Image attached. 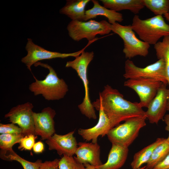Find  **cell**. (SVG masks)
Masks as SVG:
<instances>
[{
    "label": "cell",
    "instance_id": "obj_1",
    "mask_svg": "<svg viewBox=\"0 0 169 169\" xmlns=\"http://www.w3.org/2000/svg\"><path fill=\"white\" fill-rule=\"evenodd\" d=\"M92 105L97 110L101 108L110 120L112 128L122 121L139 117L146 116V112L138 102H132L124 98L123 95L117 90L109 85L104 87L100 93L99 97Z\"/></svg>",
    "mask_w": 169,
    "mask_h": 169
},
{
    "label": "cell",
    "instance_id": "obj_2",
    "mask_svg": "<svg viewBox=\"0 0 169 169\" xmlns=\"http://www.w3.org/2000/svg\"><path fill=\"white\" fill-rule=\"evenodd\" d=\"M47 69L49 73L45 78L38 80L33 76L35 81L29 85V89L35 95H42L46 100H59L64 98L68 91V87L63 79L59 78L54 69L47 64L38 62L34 64Z\"/></svg>",
    "mask_w": 169,
    "mask_h": 169
},
{
    "label": "cell",
    "instance_id": "obj_3",
    "mask_svg": "<svg viewBox=\"0 0 169 169\" xmlns=\"http://www.w3.org/2000/svg\"><path fill=\"white\" fill-rule=\"evenodd\" d=\"M131 27L142 41L154 45L160 38L169 35V25L163 16L156 15L144 20L135 15Z\"/></svg>",
    "mask_w": 169,
    "mask_h": 169
},
{
    "label": "cell",
    "instance_id": "obj_4",
    "mask_svg": "<svg viewBox=\"0 0 169 169\" xmlns=\"http://www.w3.org/2000/svg\"><path fill=\"white\" fill-rule=\"evenodd\" d=\"M94 57L93 51H84L72 61H67L66 67H70L75 70L83 83L85 95L83 102L78 105L81 113L89 119H95L96 116L94 107L90 98L89 81L87 78V68Z\"/></svg>",
    "mask_w": 169,
    "mask_h": 169
},
{
    "label": "cell",
    "instance_id": "obj_5",
    "mask_svg": "<svg viewBox=\"0 0 169 169\" xmlns=\"http://www.w3.org/2000/svg\"><path fill=\"white\" fill-rule=\"evenodd\" d=\"M146 116L132 118L112 128L107 135L108 139L112 144L128 148L146 125Z\"/></svg>",
    "mask_w": 169,
    "mask_h": 169
},
{
    "label": "cell",
    "instance_id": "obj_6",
    "mask_svg": "<svg viewBox=\"0 0 169 169\" xmlns=\"http://www.w3.org/2000/svg\"><path fill=\"white\" fill-rule=\"evenodd\" d=\"M111 25L105 20L100 21L92 19L86 21L72 20L67 28L69 37L73 40L78 42L86 38L90 41L95 39L98 34H109L111 31Z\"/></svg>",
    "mask_w": 169,
    "mask_h": 169
},
{
    "label": "cell",
    "instance_id": "obj_7",
    "mask_svg": "<svg viewBox=\"0 0 169 169\" xmlns=\"http://www.w3.org/2000/svg\"><path fill=\"white\" fill-rule=\"evenodd\" d=\"M110 29L123 40L125 58L130 59L136 56L146 57L148 54L150 44L136 37L131 25L124 26L116 22L111 25Z\"/></svg>",
    "mask_w": 169,
    "mask_h": 169
},
{
    "label": "cell",
    "instance_id": "obj_8",
    "mask_svg": "<svg viewBox=\"0 0 169 169\" xmlns=\"http://www.w3.org/2000/svg\"><path fill=\"white\" fill-rule=\"evenodd\" d=\"M125 70L123 76L126 79L151 78L168 84L165 62L163 58L142 68L136 66L132 61L127 59L125 62Z\"/></svg>",
    "mask_w": 169,
    "mask_h": 169
},
{
    "label": "cell",
    "instance_id": "obj_9",
    "mask_svg": "<svg viewBox=\"0 0 169 169\" xmlns=\"http://www.w3.org/2000/svg\"><path fill=\"white\" fill-rule=\"evenodd\" d=\"M92 43V41H89L87 45L84 48L79 51L72 53H62L47 50L35 44L33 42L31 39L28 38L25 47L27 51V54L26 56L22 58L21 61L26 65L28 69L31 71V66L40 60L56 58H64L69 57L75 58L78 56Z\"/></svg>",
    "mask_w": 169,
    "mask_h": 169
},
{
    "label": "cell",
    "instance_id": "obj_10",
    "mask_svg": "<svg viewBox=\"0 0 169 169\" xmlns=\"http://www.w3.org/2000/svg\"><path fill=\"white\" fill-rule=\"evenodd\" d=\"M162 83L152 79L139 78L128 79L124 82V85L136 93L140 98L138 104L141 107L147 108Z\"/></svg>",
    "mask_w": 169,
    "mask_h": 169
},
{
    "label": "cell",
    "instance_id": "obj_11",
    "mask_svg": "<svg viewBox=\"0 0 169 169\" xmlns=\"http://www.w3.org/2000/svg\"><path fill=\"white\" fill-rule=\"evenodd\" d=\"M33 106L27 102L12 108L4 117L9 121L16 124L22 130L24 136L31 134L35 135L32 109Z\"/></svg>",
    "mask_w": 169,
    "mask_h": 169
},
{
    "label": "cell",
    "instance_id": "obj_12",
    "mask_svg": "<svg viewBox=\"0 0 169 169\" xmlns=\"http://www.w3.org/2000/svg\"><path fill=\"white\" fill-rule=\"evenodd\" d=\"M167 85L162 84L145 111L146 117L151 123L157 124L160 120H163L167 110L169 89L167 88Z\"/></svg>",
    "mask_w": 169,
    "mask_h": 169
},
{
    "label": "cell",
    "instance_id": "obj_13",
    "mask_svg": "<svg viewBox=\"0 0 169 169\" xmlns=\"http://www.w3.org/2000/svg\"><path fill=\"white\" fill-rule=\"evenodd\" d=\"M55 111L48 107L43 109L41 112H33L35 135H38L42 140L50 138L55 132L54 118Z\"/></svg>",
    "mask_w": 169,
    "mask_h": 169
},
{
    "label": "cell",
    "instance_id": "obj_14",
    "mask_svg": "<svg viewBox=\"0 0 169 169\" xmlns=\"http://www.w3.org/2000/svg\"><path fill=\"white\" fill-rule=\"evenodd\" d=\"M74 131L64 135L54 133L45 141L50 150H55L60 156H73L75 154L78 144L73 136Z\"/></svg>",
    "mask_w": 169,
    "mask_h": 169
},
{
    "label": "cell",
    "instance_id": "obj_15",
    "mask_svg": "<svg viewBox=\"0 0 169 169\" xmlns=\"http://www.w3.org/2000/svg\"><path fill=\"white\" fill-rule=\"evenodd\" d=\"M99 111V118L97 124L94 127L87 129H80L78 133L82 138L87 141H92V142L97 143L99 136L102 137L107 135L112 128L109 119L105 113L101 108L97 109Z\"/></svg>",
    "mask_w": 169,
    "mask_h": 169
},
{
    "label": "cell",
    "instance_id": "obj_16",
    "mask_svg": "<svg viewBox=\"0 0 169 169\" xmlns=\"http://www.w3.org/2000/svg\"><path fill=\"white\" fill-rule=\"evenodd\" d=\"M75 154L80 163H89L94 167L102 165L100 158V147L98 143L79 142Z\"/></svg>",
    "mask_w": 169,
    "mask_h": 169
},
{
    "label": "cell",
    "instance_id": "obj_17",
    "mask_svg": "<svg viewBox=\"0 0 169 169\" xmlns=\"http://www.w3.org/2000/svg\"><path fill=\"white\" fill-rule=\"evenodd\" d=\"M128 151V148L112 143L107 161L104 164L95 167L96 169H119L125 164Z\"/></svg>",
    "mask_w": 169,
    "mask_h": 169
},
{
    "label": "cell",
    "instance_id": "obj_18",
    "mask_svg": "<svg viewBox=\"0 0 169 169\" xmlns=\"http://www.w3.org/2000/svg\"><path fill=\"white\" fill-rule=\"evenodd\" d=\"M93 4V7L85 11L84 21L96 18L99 15L106 18L108 22L111 24L117 22H121L123 20L122 14L106 8L100 4L96 0L91 1Z\"/></svg>",
    "mask_w": 169,
    "mask_h": 169
},
{
    "label": "cell",
    "instance_id": "obj_19",
    "mask_svg": "<svg viewBox=\"0 0 169 169\" xmlns=\"http://www.w3.org/2000/svg\"><path fill=\"white\" fill-rule=\"evenodd\" d=\"M90 0H67L65 5L59 10L72 21H84L85 8Z\"/></svg>",
    "mask_w": 169,
    "mask_h": 169
},
{
    "label": "cell",
    "instance_id": "obj_20",
    "mask_svg": "<svg viewBox=\"0 0 169 169\" xmlns=\"http://www.w3.org/2000/svg\"><path fill=\"white\" fill-rule=\"evenodd\" d=\"M106 8L118 12L122 10L130 11L137 14L145 7L143 0H100Z\"/></svg>",
    "mask_w": 169,
    "mask_h": 169
},
{
    "label": "cell",
    "instance_id": "obj_21",
    "mask_svg": "<svg viewBox=\"0 0 169 169\" xmlns=\"http://www.w3.org/2000/svg\"><path fill=\"white\" fill-rule=\"evenodd\" d=\"M166 139L164 138H157L155 141L135 153L131 164L132 169H137L143 164L146 163L155 148Z\"/></svg>",
    "mask_w": 169,
    "mask_h": 169
},
{
    "label": "cell",
    "instance_id": "obj_22",
    "mask_svg": "<svg viewBox=\"0 0 169 169\" xmlns=\"http://www.w3.org/2000/svg\"><path fill=\"white\" fill-rule=\"evenodd\" d=\"M169 153V137H168L155 148L150 159L146 163V168L148 169H152Z\"/></svg>",
    "mask_w": 169,
    "mask_h": 169
},
{
    "label": "cell",
    "instance_id": "obj_23",
    "mask_svg": "<svg viewBox=\"0 0 169 169\" xmlns=\"http://www.w3.org/2000/svg\"><path fill=\"white\" fill-rule=\"evenodd\" d=\"M0 158L6 161H16L21 165L23 169H39L42 162V160L39 159L37 160L34 162L28 161L18 156L13 150L7 151L1 150Z\"/></svg>",
    "mask_w": 169,
    "mask_h": 169
},
{
    "label": "cell",
    "instance_id": "obj_24",
    "mask_svg": "<svg viewBox=\"0 0 169 169\" xmlns=\"http://www.w3.org/2000/svg\"><path fill=\"white\" fill-rule=\"evenodd\" d=\"M154 48L157 59H159L163 58L165 60L166 77L169 86V35L164 37L161 41H158L155 44Z\"/></svg>",
    "mask_w": 169,
    "mask_h": 169
},
{
    "label": "cell",
    "instance_id": "obj_25",
    "mask_svg": "<svg viewBox=\"0 0 169 169\" xmlns=\"http://www.w3.org/2000/svg\"><path fill=\"white\" fill-rule=\"evenodd\" d=\"M145 7L156 15L163 16L169 11V0H143Z\"/></svg>",
    "mask_w": 169,
    "mask_h": 169
},
{
    "label": "cell",
    "instance_id": "obj_26",
    "mask_svg": "<svg viewBox=\"0 0 169 169\" xmlns=\"http://www.w3.org/2000/svg\"><path fill=\"white\" fill-rule=\"evenodd\" d=\"M24 136L22 133L1 134L0 135V148L1 150L12 151L13 146L19 143Z\"/></svg>",
    "mask_w": 169,
    "mask_h": 169
},
{
    "label": "cell",
    "instance_id": "obj_27",
    "mask_svg": "<svg viewBox=\"0 0 169 169\" xmlns=\"http://www.w3.org/2000/svg\"><path fill=\"white\" fill-rule=\"evenodd\" d=\"M59 169H85L83 164L79 162L75 157L64 155L59 159Z\"/></svg>",
    "mask_w": 169,
    "mask_h": 169
},
{
    "label": "cell",
    "instance_id": "obj_28",
    "mask_svg": "<svg viewBox=\"0 0 169 169\" xmlns=\"http://www.w3.org/2000/svg\"><path fill=\"white\" fill-rule=\"evenodd\" d=\"M37 136L33 134L24 136L21 140L18 147V149L23 150H31L35 144V140Z\"/></svg>",
    "mask_w": 169,
    "mask_h": 169
},
{
    "label": "cell",
    "instance_id": "obj_29",
    "mask_svg": "<svg viewBox=\"0 0 169 169\" xmlns=\"http://www.w3.org/2000/svg\"><path fill=\"white\" fill-rule=\"evenodd\" d=\"M0 133L1 134L22 133L21 129L13 123L8 124H0Z\"/></svg>",
    "mask_w": 169,
    "mask_h": 169
},
{
    "label": "cell",
    "instance_id": "obj_30",
    "mask_svg": "<svg viewBox=\"0 0 169 169\" xmlns=\"http://www.w3.org/2000/svg\"><path fill=\"white\" fill-rule=\"evenodd\" d=\"M59 159H55L53 161H45L41 164L39 169H59Z\"/></svg>",
    "mask_w": 169,
    "mask_h": 169
},
{
    "label": "cell",
    "instance_id": "obj_31",
    "mask_svg": "<svg viewBox=\"0 0 169 169\" xmlns=\"http://www.w3.org/2000/svg\"><path fill=\"white\" fill-rule=\"evenodd\" d=\"M152 169H169V153Z\"/></svg>",
    "mask_w": 169,
    "mask_h": 169
},
{
    "label": "cell",
    "instance_id": "obj_32",
    "mask_svg": "<svg viewBox=\"0 0 169 169\" xmlns=\"http://www.w3.org/2000/svg\"><path fill=\"white\" fill-rule=\"evenodd\" d=\"M32 149L35 153H42L44 149V145L42 142L38 141L35 143Z\"/></svg>",
    "mask_w": 169,
    "mask_h": 169
},
{
    "label": "cell",
    "instance_id": "obj_33",
    "mask_svg": "<svg viewBox=\"0 0 169 169\" xmlns=\"http://www.w3.org/2000/svg\"><path fill=\"white\" fill-rule=\"evenodd\" d=\"M163 120L166 125L165 129L166 131H168V137H169V114L165 115Z\"/></svg>",
    "mask_w": 169,
    "mask_h": 169
},
{
    "label": "cell",
    "instance_id": "obj_34",
    "mask_svg": "<svg viewBox=\"0 0 169 169\" xmlns=\"http://www.w3.org/2000/svg\"><path fill=\"white\" fill-rule=\"evenodd\" d=\"M85 166V169H96L94 166L89 163L84 164Z\"/></svg>",
    "mask_w": 169,
    "mask_h": 169
},
{
    "label": "cell",
    "instance_id": "obj_35",
    "mask_svg": "<svg viewBox=\"0 0 169 169\" xmlns=\"http://www.w3.org/2000/svg\"><path fill=\"white\" fill-rule=\"evenodd\" d=\"M164 16L166 18V20L169 22V11L166 15Z\"/></svg>",
    "mask_w": 169,
    "mask_h": 169
},
{
    "label": "cell",
    "instance_id": "obj_36",
    "mask_svg": "<svg viewBox=\"0 0 169 169\" xmlns=\"http://www.w3.org/2000/svg\"><path fill=\"white\" fill-rule=\"evenodd\" d=\"M137 169H148L146 168V166H144L142 167H140Z\"/></svg>",
    "mask_w": 169,
    "mask_h": 169
},
{
    "label": "cell",
    "instance_id": "obj_37",
    "mask_svg": "<svg viewBox=\"0 0 169 169\" xmlns=\"http://www.w3.org/2000/svg\"><path fill=\"white\" fill-rule=\"evenodd\" d=\"M167 110H168L169 111V99H168V105H167Z\"/></svg>",
    "mask_w": 169,
    "mask_h": 169
}]
</instances>
